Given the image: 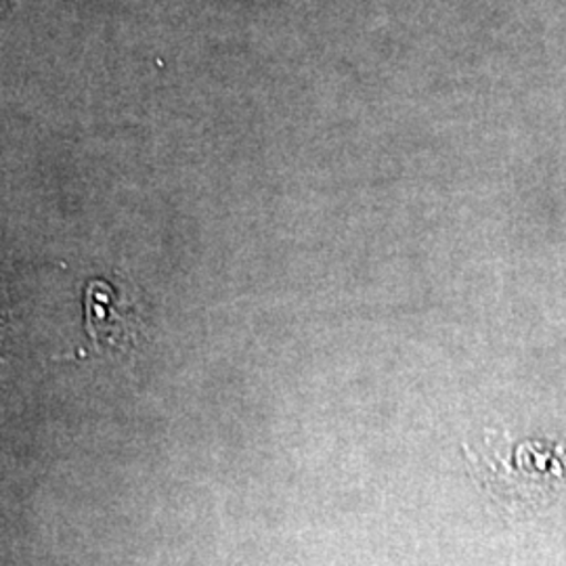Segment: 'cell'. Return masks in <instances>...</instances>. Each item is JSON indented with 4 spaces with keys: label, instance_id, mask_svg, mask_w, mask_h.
<instances>
[{
    "label": "cell",
    "instance_id": "cell-1",
    "mask_svg": "<svg viewBox=\"0 0 566 566\" xmlns=\"http://www.w3.org/2000/svg\"><path fill=\"white\" fill-rule=\"evenodd\" d=\"M84 317L86 332L95 346L124 348L133 340V313L128 298L114 290L105 280H95L84 292Z\"/></svg>",
    "mask_w": 566,
    "mask_h": 566
}]
</instances>
